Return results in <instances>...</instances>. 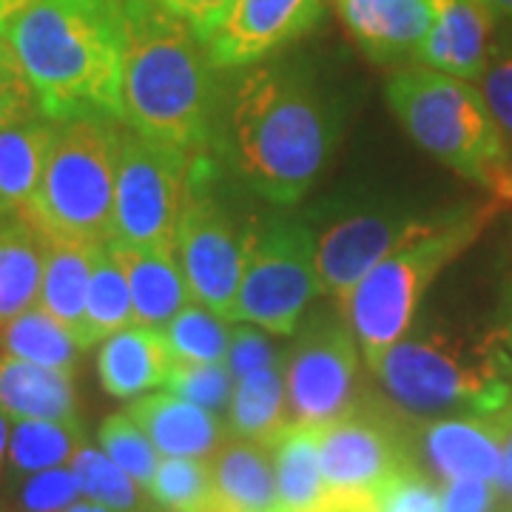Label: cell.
<instances>
[{"mask_svg": "<svg viewBox=\"0 0 512 512\" xmlns=\"http://www.w3.org/2000/svg\"><path fill=\"white\" fill-rule=\"evenodd\" d=\"M148 498L157 512H217L211 458H163Z\"/></svg>", "mask_w": 512, "mask_h": 512, "instance_id": "31", "label": "cell"}, {"mask_svg": "<svg viewBox=\"0 0 512 512\" xmlns=\"http://www.w3.org/2000/svg\"><path fill=\"white\" fill-rule=\"evenodd\" d=\"M348 32L376 63L413 55L433 23L430 0H333Z\"/></svg>", "mask_w": 512, "mask_h": 512, "instance_id": "18", "label": "cell"}, {"mask_svg": "<svg viewBox=\"0 0 512 512\" xmlns=\"http://www.w3.org/2000/svg\"><path fill=\"white\" fill-rule=\"evenodd\" d=\"M163 336L174 353V362L220 365L228 359V348H231L228 322L200 302H188L183 311L171 319Z\"/></svg>", "mask_w": 512, "mask_h": 512, "instance_id": "33", "label": "cell"}, {"mask_svg": "<svg viewBox=\"0 0 512 512\" xmlns=\"http://www.w3.org/2000/svg\"><path fill=\"white\" fill-rule=\"evenodd\" d=\"M225 421L234 439L262 441L274 447V441L291 427L282 362L237 379Z\"/></svg>", "mask_w": 512, "mask_h": 512, "instance_id": "26", "label": "cell"}, {"mask_svg": "<svg viewBox=\"0 0 512 512\" xmlns=\"http://www.w3.org/2000/svg\"><path fill=\"white\" fill-rule=\"evenodd\" d=\"M174 353L160 330L128 325L103 339L97 350V376L103 390L114 399H137L163 387Z\"/></svg>", "mask_w": 512, "mask_h": 512, "instance_id": "20", "label": "cell"}, {"mask_svg": "<svg viewBox=\"0 0 512 512\" xmlns=\"http://www.w3.org/2000/svg\"><path fill=\"white\" fill-rule=\"evenodd\" d=\"M493 6V12H501L504 18L512 20V0H487Z\"/></svg>", "mask_w": 512, "mask_h": 512, "instance_id": "47", "label": "cell"}, {"mask_svg": "<svg viewBox=\"0 0 512 512\" xmlns=\"http://www.w3.org/2000/svg\"><path fill=\"white\" fill-rule=\"evenodd\" d=\"M478 83L487 106L512 146V57H493Z\"/></svg>", "mask_w": 512, "mask_h": 512, "instance_id": "41", "label": "cell"}, {"mask_svg": "<svg viewBox=\"0 0 512 512\" xmlns=\"http://www.w3.org/2000/svg\"><path fill=\"white\" fill-rule=\"evenodd\" d=\"M359 342L342 322L319 319L282 353L291 427L319 430L348 416L359 399Z\"/></svg>", "mask_w": 512, "mask_h": 512, "instance_id": "11", "label": "cell"}, {"mask_svg": "<svg viewBox=\"0 0 512 512\" xmlns=\"http://www.w3.org/2000/svg\"><path fill=\"white\" fill-rule=\"evenodd\" d=\"M66 512H114L109 507H100V504H92V501H77L74 507H69Z\"/></svg>", "mask_w": 512, "mask_h": 512, "instance_id": "46", "label": "cell"}, {"mask_svg": "<svg viewBox=\"0 0 512 512\" xmlns=\"http://www.w3.org/2000/svg\"><path fill=\"white\" fill-rule=\"evenodd\" d=\"M55 128L57 123L46 114H32L0 128V220L29 217L52 151Z\"/></svg>", "mask_w": 512, "mask_h": 512, "instance_id": "21", "label": "cell"}, {"mask_svg": "<svg viewBox=\"0 0 512 512\" xmlns=\"http://www.w3.org/2000/svg\"><path fill=\"white\" fill-rule=\"evenodd\" d=\"M120 131V120L111 117L57 123L46 171L26 217L43 237L109 245Z\"/></svg>", "mask_w": 512, "mask_h": 512, "instance_id": "7", "label": "cell"}, {"mask_svg": "<svg viewBox=\"0 0 512 512\" xmlns=\"http://www.w3.org/2000/svg\"><path fill=\"white\" fill-rule=\"evenodd\" d=\"M46 242L29 220H0V325L15 319L40 299Z\"/></svg>", "mask_w": 512, "mask_h": 512, "instance_id": "25", "label": "cell"}, {"mask_svg": "<svg viewBox=\"0 0 512 512\" xmlns=\"http://www.w3.org/2000/svg\"><path fill=\"white\" fill-rule=\"evenodd\" d=\"M109 248L128 279L134 325L163 333L171 319L194 302L177 248Z\"/></svg>", "mask_w": 512, "mask_h": 512, "instance_id": "19", "label": "cell"}, {"mask_svg": "<svg viewBox=\"0 0 512 512\" xmlns=\"http://www.w3.org/2000/svg\"><path fill=\"white\" fill-rule=\"evenodd\" d=\"M316 447L333 504H373L387 481L416 467L413 441L399 421L362 404L319 427Z\"/></svg>", "mask_w": 512, "mask_h": 512, "instance_id": "10", "label": "cell"}, {"mask_svg": "<svg viewBox=\"0 0 512 512\" xmlns=\"http://www.w3.org/2000/svg\"><path fill=\"white\" fill-rule=\"evenodd\" d=\"M200 35L160 0H126L123 114L137 134L208 165L217 86Z\"/></svg>", "mask_w": 512, "mask_h": 512, "instance_id": "2", "label": "cell"}, {"mask_svg": "<svg viewBox=\"0 0 512 512\" xmlns=\"http://www.w3.org/2000/svg\"><path fill=\"white\" fill-rule=\"evenodd\" d=\"M495 512H512V501H501V504L495 507Z\"/></svg>", "mask_w": 512, "mask_h": 512, "instance_id": "48", "label": "cell"}, {"mask_svg": "<svg viewBox=\"0 0 512 512\" xmlns=\"http://www.w3.org/2000/svg\"><path fill=\"white\" fill-rule=\"evenodd\" d=\"M9 433H12V424L9 419L0 413V490L6 484V456H9Z\"/></svg>", "mask_w": 512, "mask_h": 512, "instance_id": "45", "label": "cell"}, {"mask_svg": "<svg viewBox=\"0 0 512 512\" xmlns=\"http://www.w3.org/2000/svg\"><path fill=\"white\" fill-rule=\"evenodd\" d=\"M3 501L12 512H66L80 501V484L72 467H52L32 476L9 478Z\"/></svg>", "mask_w": 512, "mask_h": 512, "instance_id": "35", "label": "cell"}, {"mask_svg": "<svg viewBox=\"0 0 512 512\" xmlns=\"http://www.w3.org/2000/svg\"><path fill=\"white\" fill-rule=\"evenodd\" d=\"M447 214H356L328 225L316 237V271L322 293L333 296L336 302L345 299L382 259L436 231Z\"/></svg>", "mask_w": 512, "mask_h": 512, "instance_id": "13", "label": "cell"}, {"mask_svg": "<svg viewBox=\"0 0 512 512\" xmlns=\"http://www.w3.org/2000/svg\"><path fill=\"white\" fill-rule=\"evenodd\" d=\"M202 171H211V165H194L180 151L157 146L123 126L109 245L177 248L185 205Z\"/></svg>", "mask_w": 512, "mask_h": 512, "instance_id": "8", "label": "cell"}, {"mask_svg": "<svg viewBox=\"0 0 512 512\" xmlns=\"http://www.w3.org/2000/svg\"><path fill=\"white\" fill-rule=\"evenodd\" d=\"M379 512H441V493L419 467H407L404 473L387 481L376 495Z\"/></svg>", "mask_w": 512, "mask_h": 512, "instance_id": "38", "label": "cell"}, {"mask_svg": "<svg viewBox=\"0 0 512 512\" xmlns=\"http://www.w3.org/2000/svg\"><path fill=\"white\" fill-rule=\"evenodd\" d=\"M217 512H222V510H217Z\"/></svg>", "mask_w": 512, "mask_h": 512, "instance_id": "50", "label": "cell"}, {"mask_svg": "<svg viewBox=\"0 0 512 512\" xmlns=\"http://www.w3.org/2000/svg\"><path fill=\"white\" fill-rule=\"evenodd\" d=\"M32 114H43L37 106L35 89L20 66L9 37L0 32V128L26 120Z\"/></svg>", "mask_w": 512, "mask_h": 512, "instance_id": "37", "label": "cell"}, {"mask_svg": "<svg viewBox=\"0 0 512 512\" xmlns=\"http://www.w3.org/2000/svg\"><path fill=\"white\" fill-rule=\"evenodd\" d=\"M387 402L419 421L512 404V330H413L373 367Z\"/></svg>", "mask_w": 512, "mask_h": 512, "instance_id": "4", "label": "cell"}, {"mask_svg": "<svg viewBox=\"0 0 512 512\" xmlns=\"http://www.w3.org/2000/svg\"><path fill=\"white\" fill-rule=\"evenodd\" d=\"M319 288L316 239L299 222H268L245 231V265L231 322L291 336Z\"/></svg>", "mask_w": 512, "mask_h": 512, "instance_id": "9", "label": "cell"}, {"mask_svg": "<svg viewBox=\"0 0 512 512\" xmlns=\"http://www.w3.org/2000/svg\"><path fill=\"white\" fill-rule=\"evenodd\" d=\"M0 413L9 421H77L74 376L0 350Z\"/></svg>", "mask_w": 512, "mask_h": 512, "instance_id": "24", "label": "cell"}, {"mask_svg": "<svg viewBox=\"0 0 512 512\" xmlns=\"http://www.w3.org/2000/svg\"><path fill=\"white\" fill-rule=\"evenodd\" d=\"M222 512H279L276 458L271 444L231 439L211 456Z\"/></svg>", "mask_w": 512, "mask_h": 512, "instance_id": "22", "label": "cell"}, {"mask_svg": "<svg viewBox=\"0 0 512 512\" xmlns=\"http://www.w3.org/2000/svg\"><path fill=\"white\" fill-rule=\"evenodd\" d=\"M441 512H495L501 495L495 481L484 478H450L441 481Z\"/></svg>", "mask_w": 512, "mask_h": 512, "instance_id": "40", "label": "cell"}, {"mask_svg": "<svg viewBox=\"0 0 512 512\" xmlns=\"http://www.w3.org/2000/svg\"><path fill=\"white\" fill-rule=\"evenodd\" d=\"M0 350L26 359L32 365L72 373L77 370L83 348L69 330L43 311L40 305L0 325Z\"/></svg>", "mask_w": 512, "mask_h": 512, "instance_id": "29", "label": "cell"}, {"mask_svg": "<svg viewBox=\"0 0 512 512\" xmlns=\"http://www.w3.org/2000/svg\"><path fill=\"white\" fill-rule=\"evenodd\" d=\"M163 458H211L228 436L217 413L174 393H143L126 407Z\"/></svg>", "mask_w": 512, "mask_h": 512, "instance_id": "17", "label": "cell"}, {"mask_svg": "<svg viewBox=\"0 0 512 512\" xmlns=\"http://www.w3.org/2000/svg\"><path fill=\"white\" fill-rule=\"evenodd\" d=\"M234 373L228 362L220 365H194V362H174L165 379V390L174 396H183L188 402L200 404L211 413H228V404L234 396Z\"/></svg>", "mask_w": 512, "mask_h": 512, "instance_id": "36", "label": "cell"}, {"mask_svg": "<svg viewBox=\"0 0 512 512\" xmlns=\"http://www.w3.org/2000/svg\"><path fill=\"white\" fill-rule=\"evenodd\" d=\"M200 183L202 180L194 183L191 200L185 205L177 231V256L191 299L231 322L245 265V234H239Z\"/></svg>", "mask_w": 512, "mask_h": 512, "instance_id": "12", "label": "cell"}, {"mask_svg": "<svg viewBox=\"0 0 512 512\" xmlns=\"http://www.w3.org/2000/svg\"><path fill=\"white\" fill-rule=\"evenodd\" d=\"M322 12V0H234L205 40L214 69L256 63L293 37L305 35Z\"/></svg>", "mask_w": 512, "mask_h": 512, "instance_id": "14", "label": "cell"}, {"mask_svg": "<svg viewBox=\"0 0 512 512\" xmlns=\"http://www.w3.org/2000/svg\"><path fill=\"white\" fill-rule=\"evenodd\" d=\"M0 512H12V510H9V504L3 501V495H0Z\"/></svg>", "mask_w": 512, "mask_h": 512, "instance_id": "49", "label": "cell"}, {"mask_svg": "<svg viewBox=\"0 0 512 512\" xmlns=\"http://www.w3.org/2000/svg\"><path fill=\"white\" fill-rule=\"evenodd\" d=\"M74 478L80 484V495L92 504L109 507L114 512H151L154 504L146 490L123 473L100 447H92L89 441L74 453L69 461Z\"/></svg>", "mask_w": 512, "mask_h": 512, "instance_id": "32", "label": "cell"}, {"mask_svg": "<svg viewBox=\"0 0 512 512\" xmlns=\"http://www.w3.org/2000/svg\"><path fill=\"white\" fill-rule=\"evenodd\" d=\"M86 444V430L77 421H15L9 433L6 481L32 476L52 467H69L74 453Z\"/></svg>", "mask_w": 512, "mask_h": 512, "instance_id": "28", "label": "cell"}, {"mask_svg": "<svg viewBox=\"0 0 512 512\" xmlns=\"http://www.w3.org/2000/svg\"><path fill=\"white\" fill-rule=\"evenodd\" d=\"M498 208L501 202L493 200L450 211L436 231L382 259L345 299H339V313L353 330L370 370L410 333L427 288L481 237Z\"/></svg>", "mask_w": 512, "mask_h": 512, "instance_id": "6", "label": "cell"}, {"mask_svg": "<svg viewBox=\"0 0 512 512\" xmlns=\"http://www.w3.org/2000/svg\"><path fill=\"white\" fill-rule=\"evenodd\" d=\"M35 0H0V32L18 18L20 12H26Z\"/></svg>", "mask_w": 512, "mask_h": 512, "instance_id": "44", "label": "cell"}, {"mask_svg": "<svg viewBox=\"0 0 512 512\" xmlns=\"http://www.w3.org/2000/svg\"><path fill=\"white\" fill-rule=\"evenodd\" d=\"M3 35L49 120H126V0H35Z\"/></svg>", "mask_w": 512, "mask_h": 512, "instance_id": "1", "label": "cell"}, {"mask_svg": "<svg viewBox=\"0 0 512 512\" xmlns=\"http://www.w3.org/2000/svg\"><path fill=\"white\" fill-rule=\"evenodd\" d=\"M165 9H171L177 18H183L197 35L205 43L208 35L217 29V23L222 20V15L231 9L234 0H160Z\"/></svg>", "mask_w": 512, "mask_h": 512, "instance_id": "42", "label": "cell"}, {"mask_svg": "<svg viewBox=\"0 0 512 512\" xmlns=\"http://www.w3.org/2000/svg\"><path fill=\"white\" fill-rule=\"evenodd\" d=\"M228 367L234 373V379H242L254 370L279 365L282 353L274 348V342L265 336V330L254 325H239L231 330V348H228Z\"/></svg>", "mask_w": 512, "mask_h": 512, "instance_id": "39", "label": "cell"}, {"mask_svg": "<svg viewBox=\"0 0 512 512\" xmlns=\"http://www.w3.org/2000/svg\"><path fill=\"white\" fill-rule=\"evenodd\" d=\"M433 23L416 49L427 69L481 80L493 60V6L487 0H430Z\"/></svg>", "mask_w": 512, "mask_h": 512, "instance_id": "15", "label": "cell"}, {"mask_svg": "<svg viewBox=\"0 0 512 512\" xmlns=\"http://www.w3.org/2000/svg\"><path fill=\"white\" fill-rule=\"evenodd\" d=\"M498 424V439H501V470L495 478V487L501 501H512V404H507L501 413L493 416Z\"/></svg>", "mask_w": 512, "mask_h": 512, "instance_id": "43", "label": "cell"}, {"mask_svg": "<svg viewBox=\"0 0 512 512\" xmlns=\"http://www.w3.org/2000/svg\"><path fill=\"white\" fill-rule=\"evenodd\" d=\"M387 106L427 154L510 205L512 146L470 80L427 66L404 69L387 83Z\"/></svg>", "mask_w": 512, "mask_h": 512, "instance_id": "5", "label": "cell"}, {"mask_svg": "<svg viewBox=\"0 0 512 512\" xmlns=\"http://www.w3.org/2000/svg\"><path fill=\"white\" fill-rule=\"evenodd\" d=\"M97 441H100V450L123 470L128 476L134 478L148 495L151 487V478L157 473L163 456L157 453V447L151 444L146 433L131 421L126 410L123 413H111L103 419L100 430H97Z\"/></svg>", "mask_w": 512, "mask_h": 512, "instance_id": "34", "label": "cell"}, {"mask_svg": "<svg viewBox=\"0 0 512 512\" xmlns=\"http://www.w3.org/2000/svg\"><path fill=\"white\" fill-rule=\"evenodd\" d=\"M279 512H330L333 498L319 467L316 430L288 427L274 441Z\"/></svg>", "mask_w": 512, "mask_h": 512, "instance_id": "27", "label": "cell"}, {"mask_svg": "<svg viewBox=\"0 0 512 512\" xmlns=\"http://www.w3.org/2000/svg\"><path fill=\"white\" fill-rule=\"evenodd\" d=\"M416 450L441 481H495L501 470V439L493 416H447L424 421L413 441V453Z\"/></svg>", "mask_w": 512, "mask_h": 512, "instance_id": "16", "label": "cell"}, {"mask_svg": "<svg viewBox=\"0 0 512 512\" xmlns=\"http://www.w3.org/2000/svg\"><path fill=\"white\" fill-rule=\"evenodd\" d=\"M43 242L46 259L37 305L69 330L77 345L86 350V296L100 245L49 237H43Z\"/></svg>", "mask_w": 512, "mask_h": 512, "instance_id": "23", "label": "cell"}, {"mask_svg": "<svg viewBox=\"0 0 512 512\" xmlns=\"http://www.w3.org/2000/svg\"><path fill=\"white\" fill-rule=\"evenodd\" d=\"M333 123L311 86L282 69L242 74L228 106V157L259 197L299 202L322 174Z\"/></svg>", "mask_w": 512, "mask_h": 512, "instance_id": "3", "label": "cell"}, {"mask_svg": "<svg viewBox=\"0 0 512 512\" xmlns=\"http://www.w3.org/2000/svg\"><path fill=\"white\" fill-rule=\"evenodd\" d=\"M128 325H134L128 279L109 245H100L86 296V350Z\"/></svg>", "mask_w": 512, "mask_h": 512, "instance_id": "30", "label": "cell"}]
</instances>
